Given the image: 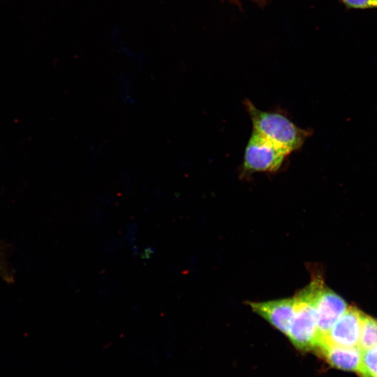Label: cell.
I'll list each match as a JSON object with an SVG mask.
<instances>
[{
  "label": "cell",
  "instance_id": "cell-1",
  "mask_svg": "<svg viewBox=\"0 0 377 377\" xmlns=\"http://www.w3.org/2000/svg\"><path fill=\"white\" fill-rule=\"evenodd\" d=\"M244 106L253 131L290 153L300 149L312 134L311 130L297 126L282 112L260 110L247 98L244 101Z\"/></svg>",
  "mask_w": 377,
  "mask_h": 377
},
{
  "label": "cell",
  "instance_id": "cell-2",
  "mask_svg": "<svg viewBox=\"0 0 377 377\" xmlns=\"http://www.w3.org/2000/svg\"><path fill=\"white\" fill-rule=\"evenodd\" d=\"M323 283L320 278H314L293 297L295 313L286 335L295 346L303 350L316 348L319 343L316 297Z\"/></svg>",
  "mask_w": 377,
  "mask_h": 377
},
{
  "label": "cell",
  "instance_id": "cell-3",
  "mask_svg": "<svg viewBox=\"0 0 377 377\" xmlns=\"http://www.w3.org/2000/svg\"><path fill=\"white\" fill-rule=\"evenodd\" d=\"M290 154L286 149L252 131L244 150L239 176L242 179H246L257 172H276Z\"/></svg>",
  "mask_w": 377,
  "mask_h": 377
},
{
  "label": "cell",
  "instance_id": "cell-4",
  "mask_svg": "<svg viewBox=\"0 0 377 377\" xmlns=\"http://www.w3.org/2000/svg\"><path fill=\"white\" fill-rule=\"evenodd\" d=\"M364 314L355 306L348 308L330 330L320 339L318 346L326 343L346 348H359Z\"/></svg>",
  "mask_w": 377,
  "mask_h": 377
},
{
  "label": "cell",
  "instance_id": "cell-5",
  "mask_svg": "<svg viewBox=\"0 0 377 377\" xmlns=\"http://www.w3.org/2000/svg\"><path fill=\"white\" fill-rule=\"evenodd\" d=\"M347 309L346 302L323 283L316 297L317 328L320 339L330 330Z\"/></svg>",
  "mask_w": 377,
  "mask_h": 377
},
{
  "label": "cell",
  "instance_id": "cell-6",
  "mask_svg": "<svg viewBox=\"0 0 377 377\" xmlns=\"http://www.w3.org/2000/svg\"><path fill=\"white\" fill-rule=\"evenodd\" d=\"M252 310L267 320L275 328L287 334L294 313V298L250 302Z\"/></svg>",
  "mask_w": 377,
  "mask_h": 377
},
{
  "label": "cell",
  "instance_id": "cell-7",
  "mask_svg": "<svg viewBox=\"0 0 377 377\" xmlns=\"http://www.w3.org/2000/svg\"><path fill=\"white\" fill-rule=\"evenodd\" d=\"M317 348L332 367L344 371H359L361 364V350L359 348L321 343Z\"/></svg>",
  "mask_w": 377,
  "mask_h": 377
},
{
  "label": "cell",
  "instance_id": "cell-8",
  "mask_svg": "<svg viewBox=\"0 0 377 377\" xmlns=\"http://www.w3.org/2000/svg\"><path fill=\"white\" fill-rule=\"evenodd\" d=\"M377 346V320L364 314L359 348L366 350Z\"/></svg>",
  "mask_w": 377,
  "mask_h": 377
},
{
  "label": "cell",
  "instance_id": "cell-9",
  "mask_svg": "<svg viewBox=\"0 0 377 377\" xmlns=\"http://www.w3.org/2000/svg\"><path fill=\"white\" fill-rule=\"evenodd\" d=\"M357 373L377 377V346L361 350V364Z\"/></svg>",
  "mask_w": 377,
  "mask_h": 377
},
{
  "label": "cell",
  "instance_id": "cell-10",
  "mask_svg": "<svg viewBox=\"0 0 377 377\" xmlns=\"http://www.w3.org/2000/svg\"><path fill=\"white\" fill-rule=\"evenodd\" d=\"M341 1L348 8H377V0H341Z\"/></svg>",
  "mask_w": 377,
  "mask_h": 377
},
{
  "label": "cell",
  "instance_id": "cell-11",
  "mask_svg": "<svg viewBox=\"0 0 377 377\" xmlns=\"http://www.w3.org/2000/svg\"><path fill=\"white\" fill-rule=\"evenodd\" d=\"M137 231V225L135 223L131 224L128 226V229L127 230L126 233V238L127 241L130 244H132V243L134 242V235H135Z\"/></svg>",
  "mask_w": 377,
  "mask_h": 377
},
{
  "label": "cell",
  "instance_id": "cell-12",
  "mask_svg": "<svg viewBox=\"0 0 377 377\" xmlns=\"http://www.w3.org/2000/svg\"><path fill=\"white\" fill-rule=\"evenodd\" d=\"M118 240H112L110 242L104 249V252L110 253L115 250L118 246Z\"/></svg>",
  "mask_w": 377,
  "mask_h": 377
},
{
  "label": "cell",
  "instance_id": "cell-13",
  "mask_svg": "<svg viewBox=\"0 0 377 377\" xmlns=\"http://www.w3.org/2000/svg\"><path fill=\"white\" fill-rule=\"evenodd\" d=\"M155 252V249L153 247H148L147 248L143 253L142 254V258L144 259H148L149 258L152 254H154Z\"/></svg>",
  "mask_w": 377,
  "mask_h": 377
},
{
  "label": "cell",
  "instance_id": "cell-14",
  "mask_svg": "<svg viewBox=\"0 0 377 377\" xmlns=\"http://www.w3.org/2000/svg\"><path fill=\"white\" fill-rule=\"evenodd\" d=\"M361 377H373V376H370L369 375H365V374H360V375Z\"/></svg>",
  "mask_w": 377,
  "mask_h": 377
},
{
  "label": "cell",
  "instance_id": "cell-15",
  "mask_svg": "<svg viewBox=\"0 0 377 377\" xmlns=\"http://www.w3.org/2000/svg\"><path fill=\"white\" fill-rule=\"evenodd\" d=\"M1 265H2V263H1V253H0V269H1Z\"/></svg>",
  "mask_w": 377,
  "mask_h": 377
}]
</instances>
